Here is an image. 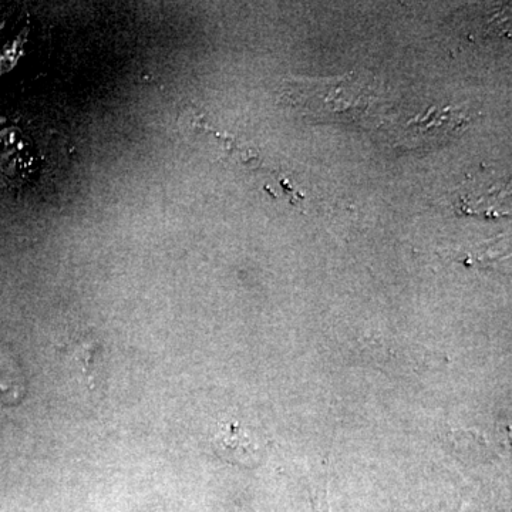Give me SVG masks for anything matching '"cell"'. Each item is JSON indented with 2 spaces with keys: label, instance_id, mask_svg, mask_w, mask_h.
I'll use <instances>...</instances> for the list:
<instances>
[{
  "label": "cell",
  "instance_id": "cell-2",
  "mask_svg": "<svg viewBox=\"0 0 512 512\" xmlns=\"http://www.w3.org/2000/svg\"><path fill=\"white\" fill-rule=\"evenodd\" d=\"M37 170V150L19 128L0 130V187L18 188Z\"/></svg>",
  "mask_w": 512,
  "mask_h": 512
},
{
  "label": "cell",
  "instance_id": "cell-1",
  "mask_svg": "<svg viewBox=\"0 0 512 512\" xmlns=\"http://www.w3.org/2000/svg\"><path fill=\"white\" fill-rule=\"evenodd\" d=\"M286 100L302 116L365 127L376 117L379 94L372 76L355 72L336 79H288Z\"/></svg>",
  "mask_w": 512,
  "mask_h": 512
},
{
  "label": "cell",
  "instance_id": "cell-5",
  "mask_svg": "<svg viewBox=\"0 0 512 512\" xmlns=\"http://www.w3.org/2000/svg\"><path fill=\"white\" fill-rule=\"evenodd\" d=\"M328 483L322 481L319 485H316L315 491L312 493V512H329L328 504Z\"/></svg>",
  "mask_w": 512,
  "mask_h": 512
},
{
  "label": "cell",
  "instance_id": "cell-3",
  "mask_svg": "<svg viewBox=\"0 0 512 512\" xmlns=\"http://www.w3.org/2000/svg\"><path fill=\"white\" fill-rule=\"evenodd\" d=\"M211 447L220 460L232 466L252 468L259 461L258 444L237 421L220 424L212 436Z\"/></svg>",
  "mask_w": 512,
  "mask_h": 512
},
{
  "label": "cell",
  "instance_id": "cell-4",
  "mask_svg": "<svg viewBox=\"0 0 512 512\" xmlns=\"http://www.w3.org/2000/svg\"><path fill=\"white\" fill-rule=\"evenodd\" d=\"M26 387L22 370L8 349L0 348V403L18 404L25 397Z\"/></svg>",
  "mask_w": 512,
  "mask_h": 512
}]
</instances>
